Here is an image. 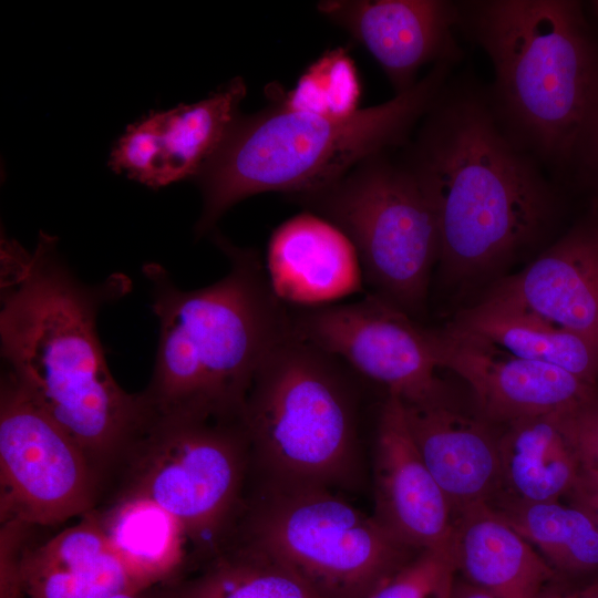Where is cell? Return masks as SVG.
I'll return each instance as SVG.
<instances>
[{"label": "cell", "instance_id": "11", "mask_svg": "<svg viewBox=\"0 0 598 598\" xmlns=\"http://www.w3.org/2000/svg\"><path fill=\"white\" fill-rule=\"evenodd\" d=\"M287 309L293 337L337 357L388 394L409 404L450 396L427 330L374 295L351 303Z\"/></svg>", "mask_w": 598, "mask_h": 598}, {"label": "cell", "instance_id": "28", "mask_svg": "<svg viewBox=\"0 0 598 598\" xmlns=\"http://www.w3.org/2000/svg\"><path fill=\"white\" fill-rule=\"evenodd\" d=\"M555 414L578 456L580 468L598 473V398L594 394Z\"/></svg>", "mask_w": 598, "mask_h": 598}, {"label": "cell", "instance_id": "9", "mask_svg": "<svg viewBox=\"0 0 598 598\" xmlns=\"http://www.w3.org/2000/svg\"><path fill=\"white\" fill-rule=\"evenodd\" d=\"M248 450L240 420L154 416L127 456L128 492L173 515L189 542L210 545L235 512Z\"/></svg>", "mask_w": 598, "mask_h": 598}, {"label": "cell", "instance_id": "14", "mask_svg": "<svg viewBox=\"0 0 598 598\" xmlns=\"http://www.w3.org/2000/svg\"><path fill=\"white\" fill-rule=\"evenodd\" d=\"M317 9L370 52L396 94L419 81L423 65L460 59L453 35L458 6L450 1L324 0Z\"/></svg>", "mask_w": 598, "mask_h": 598}, {"label": "cell", "instance_id": "7", "mask_svg": "<svg viewBox=\"0 0 598 598\" xmlns=\"http://www.w3.org/2000/svg\"><path fill=\"white\" fill-rule=\"evenodd\" d=\"M290 198L346 234L370 293L404 313L422 306L440 258L439 217L405 157L374 154L330 186Z\"/></svg>", "mask_w": 598, "mask_h": 598}, {"label": "cell", "instance_id": "31", "mask_svg": "<svg viewBox=\"0 0 598 598\" xmlns=\"http://www.w3.org/2000/svg\"><path fill=\"white\" fill-rule=\"evenodd\" d=\"M538 598H598V581L573 591L546 592L544 590Z\"/></svg>", "mask_w": 598, "mask_h": 598}, {"label": "cell", "instance_id": "20", "mask_svg": "<svg viewBox=\"0 0 598 598\" xmlns=\"http://www.w3.org/2000/svg\"><path fill=\"white\" fill-rule=\"evenodd\" d=\"M452 553L457 571L496 598H538L554 568L487 503L453 516Z\"/></svg>", "mask_w": 598, "mask_h": 598}, {"label": "cell", "instance_id": "19", "mask_svg": "<svg viewBox=\"0 0 598 598\" xmlns=\"http://www.w3.org/2000/svg\"><path fill=\"white\" fill-rule=\"evenodd\" d=\"M496 290L598 349V235H568Z\"/></svg>", "mask_w": 598, "mask_h": 598}, {"label": "cell", "instance_id": "25", "mask_svg": "<svg viewBox=\"0 0 598 598\" xmlns=\"http://www.w3.org/2000/svg\"><path fill=\"white\" fill-rule=\"evenodd\" d=\"M175 598H323L292 570L246 546L217 557Z\"/></svg>", "mask_w": 598, "mask_h": 598}, {"label": "cell", "instance_id": "13", "mask_svg": "<svg viewBox=\"0 0 598 598\" xmlns=\"http://www.w3.org/2000/svg\"><path fill=\"white\" fill-rule=\"evenodd\" d=\"M246 92L244 80L235 78L202 101L151 112L120 137L111 168L153 188L196 178L239 117Z\"/></svg>", "mask_w": 598, "mask_h": 598}, {"label": "cell", "instance_id": "8", "mask_svg": "<svg viewBox=\"0 0 598 598\" xmlns=\"http://www.w3.org/2000/svg\"><path fill=\"white\" fill-rule=\"evenodd\" d=\"M245 546L323 598H368L420 553L328 487L274 483L252 512Z\"/></svg>", "mask_w": 598, "mask_h": 598}, {"label": "cell", "instance_id": "17", "mask_svg": "<svg viewBox=\"0 0 598 598\" xmlns=\"http://www.w3.org/2000/svg\"><path fill=\"white\" fill-rule=\"evenodd\" d=\"M404 409L415 445L453 516L489 504L501 487L498 436L484 421L457 411L450 396L404 403Z\"/></svg>", "mask_w": 598, "mask_h": 598}, {"label": "cell", "instance_id": "15", "mask_svg": "<svg viewBox=\"0 0 598 598\" xmlns=\"http://www.w3.org/2000/svg\"><path fill=\"white\" fill-rule=\"evenodd\" d=\"M375 519L409 547L451 549V506L410 432L403 401L388 394L379 413L374 455Z\"/></svg>", "mask_w": 598, "mask_h": 598}, {"label": "cell", "instance_id": "6", "mask_svg": "<svg viewBox=\"0 0 598 598\" xmlns=\"http://www.w3.org/2000/svg\"><path fill=\"white\" fill-rule=\"evenodd\" d=\"M353 372L290 330L272 348L240 417L269 483L330 488L350 477L358 447Z\"/></svg>", "mask_w": 598, "mask_h": 598}, {"label": "cell", "instance_id": "10", "mask_svg": "<svg viewBox=\"0 0 598 598\" xmlns=\"http://www.w3.org/2000/svg\"><path fill=\"white\" fill-rule=\"evenodd\" d=\"M99 472L74 439L4 371L0 507L6 525H55L91 513Z\"/></svg>", "mask_w": 598, "mask_h": 598}, {"label": "cell", "instance_id": "33", "mask_svg": "<svg viewBox=\"0 0 598 598\" xmlns=\"http://www.w3.org/2000/svg\"><path fill=\"white\" fill-rule=\"evenodd\" d=\"M594 6H595V8H596L597 11H598V1L594 2Z\"/></svg>", "mask_w": 598, "mask_h": 598}, {"label": "cell", "instance_id": "30", "mask_svg": "<svg viewBox=\"0 0 598 598\" xmlns=\"http://www.w3.org/2000/svg\"><path fill=\"white\" fill-rule=\"evenodd\" d=\"M578 151L582 152L598 174V94L579 140Z\"/></svg>", "mask_w": 598, "mask_h": 598}, {"label": "cell", "instance_id": "4", "mask_svg": "<svg viewBox=\"0 0 598 598\" xmlns=\"http://www.w3.org/2000/svg\"><path fill=\"white\" fill-rule=\"evenodd\" d=\"M441 62L411 89L347 118L292 111L280 102L239 115L216 155L197 175L203 209L198 236L238 202L260 193L290 197L330 186L370 156L405 142L446 86Z\"/></svg>", "mask_w": 598, "mask_h": 598}, {"label": "cell", "instance_id": "29", "mask_svg": "<svg viewBox=\"0 0 598 598\" xmlns=\"http://www.w3.org/2000/svg\"><path fill=\"white\" fill-rule=\"evenodd\" d=\"M575 506L584 511L598 529V473L580 468L577 481L570 492Z\"/></svg>", "mask_w": 598, "mask_h": 598}, {"label": "cell", "instance_id": "2", "mask_svg": "<svg viewBox=\"0 0 598 598\" xmlns=\"http://www.w3.org/2000/svg\"><path fill=\"white\" fill-rule=\"evenodd\" d=\"M423 120L404 157L435 204L443 268L476 274L536 239L554 193L539 162L504 132L488 96L445 86Z\"/></svg>", "mask_w": 598, "mask_h": 598}, {"label": "cell", "instance_id": "26", "mask_svg": "<svg viewBox=\"0 0 598 598\" xmlns=\"http://www.w3.org/2000/svg\"><path fill=\"white\" fill-rule=\"evenodd\" d=\"M267 93L292 111L347 118L359 111L361 83L349 53L336 48L312 62L291 90L271 86Z\"/></svg>", "mask_w": 598, "mask_h": 598}, {"label": "cell", "instance_id": "32", "mask_svg": "<svg viewBox=\"0 0 598 598\" xmlns=\"http://www.w3.org/2000/svg\"><path fill=\"white\" fill-rule=\"evenodd\" d=\"M450 598H496L489 592L470 584L468 581L455 580Z\"/></svg>", "mask_w": 598, "mask_h": 598}, {"label": "cell", "instance_id": "21", "mask_svg": "<svg viewBox=\"0 0 598 598\" xmlns=\"http://www.w3.org/2000/svg\"><path fill=\"white\" fill-rule=\"evenodd\" d=\"M451 326L517 357L561 368L591 385L598 375L597 348L497 290L462 311Z\"/></svg>", "mask_w": 598, "mask_h": 598}, {"label": "cell", "instance_id": "16", "mask_svg": "<svg viewBox=\"0 0 598 598\" xmlns=\"http://www.w3.org/2000/svg\"><path fill=\"white\" fill-rule=\"evenodd\" d=\"M265 269L275 296L292 307L332 305L361 291L364 282L351 240L311 212L296 215L274 230Z\"/></svg>", "mask_w": 598, "mask_h": 598}, {"label": "cell", "instance_id": "27", "mask_svg": "<svg viewBox=\"0 0 598 598\" xmlns=\"http://www.w3.org/2000/svg\"><path fill=\"white\" fill-rule=\"evenodd\" d=\"M456 574L451 549L422 550L368 598H450Z\"/></svg>", "mask_w": 598, "mask_h": 598}, {"label": "cell", "instance_id": "24", "mask_svg": "<svg viewBox=\"0 0 598 598\" xmlns=\"http://www.w3.org/2000/svg\"><path fill=\"white\" fill-rule=\"evenodd\" d=\"M497 498V505L489 506L536 547L553 568L569 573L598 568V529L584 511L558 501Z\"/></svg>", "mask_w": 598, "mask_h": 598}, {"label": "cell", "instance_id": "5", "mask_svg": "<svg viewBox=\"0 0 598 598\" xmlns=\"http://www.w3.org/2000/svg\"><path fill=\"white\" fill-rule=\"evenodd\" d=\"M458 6V25L494 70L492 110L538 162L575 155L598 94V50L580 7L565 0H487Z\"/></svg>", "mask_w": 598, "mask_h": 598}, {"label": "cell", "instance_id": "23", "mask_svg": "<svg viewBox=\"0 0 598 598\" xmlns=\"http://www.w3.org/2000/svg\"><path fill=\"white\" fill-rule=\"evenodd\" d=\"M99 518L112 548L143 588L182 566L186 533L148 497L127 492Z\"/></svg>", "mask_w": 598, "mask_h": 598}, {"label": "cell", "instance_id": "1", "mask_svg": "<svg viewBox=\"0 0 598 598\" xmlns=\"http://www.w3.org/2000/svg\"><path fill=\"white\" fill-rule=\"evenodd\" d=\"M56 244L43 231L33 251L1 238V357L4 371L100 472L127 457L153 419L144 394H130L114 380L96 331L100 308L124 295L128 280L114 275L83 283Z\"/></svg>", "mask_w": 598, "mask_h": 598}, {"label": "cell", "instance_id": "12", "mask_svg": "<svg viewBox=\"0 0 598 598\" xmlns=\"http://www.w3.org/2000/svg\"><path fill=\"white\" fill-rule=\"evenodd\" d=\"M427 336L439 368L467 382L487 420L508 424L556 413L595 394L591 384L561 368L517 357L452 326Z\"/></svg>", "mask_w": 598, "mask_h": 598}, {"label": "cell", "instance_id": "3", "mask_svg": "<svg viewBox=\"0 0 598 598\" xmlns=\"http://www.w3.org/2000/svg\"><path fill=\"white\" fill-rule=\"evenodd\" d=\"M213 236L229 270L207 287L182 290L161 265L143 267L159 322L143 392L154 416L240 420L257 371L289 333L287 305L271 290L257 252Z\"/></svg>", "mask_w": 598, "mask_h": 598}, {"label": "cell", "instance_id": "18", "mask_svg": "<svg viewBox=\"0 0 598 598\" xmlns=\"http://www.w3.org/2000/svg\"><path fill=\"white\" fill-rule=\"evenodd\" d=\"M6 567L29 598H109L143 588L112 548L97 514H85Z\"/></svg>", "mask_w": 598, "mask_h": 598}, {"label": "cell", "instance_id": "22", "mask_svg": "<svg viewBox=\"0 0 598 598\" xmlns=\"http://www.w3.org/2000/svg\"><path fill=\"white\" fill-rule=\"evenodd\" d=\"M501 487L496 496L520 502L558 501L580 472L578 456L555 413L520 419L498 436Z\"/></svg>", "mask_w": 598, "mask_h": 598}]
</instances>
